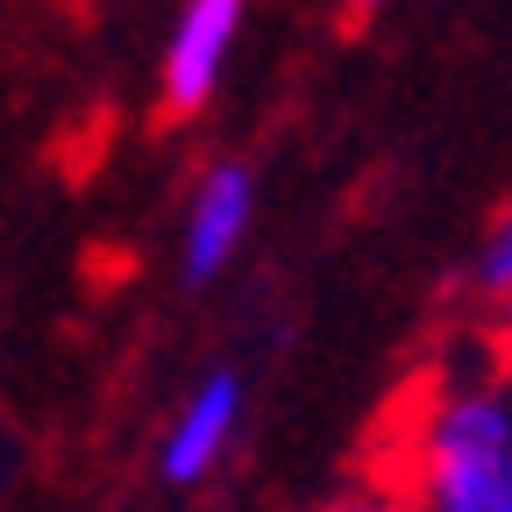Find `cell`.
Returning <instances> with one entry per match:
<instances>
[{"mask_svg":"<svg viewBox=\"0 0 512 512\" xmlns=\"http://www.w3.org/2000/svg\"><path fill=\"white\" fill-rule=\"evenodd\" d=\"M420 512H512V377L448 384L413 434Z\"/></svg>","mask_w":512,"mask_h":512,"instance_id":"cell-1","label":"cell"},{"mask_svg":"<svg viewBox=\"0 0 512 512\" xmlns=\"http://www.w3.org/2000/svg\"><path fill=\"white\" fill-rule=\"evenodd\" d=\"M256 221V178L242 164H214L192 192V214H185V249H178V271L185 285H214L228 271V256L242 249Z\"/></svg>","mask_w":512,"mask_h":512,"instance_id":"cell-2","label":"cell"},{"mask_svg":"<svg viewBox=\"0 0 512 512\" xmlns=\"http://www.w3.org/2000/svg\"><path fill=\"white\" fill-rule=\"evenodd\" d=\"M235 420H242V377L235 370H207L200 384H192V399L178 406V420L164 427V448H157L164 484H200L228 456Z\"/></svg>","mask_w":512,"mask_h":512,"instance_id":"cell-3","label":"cell"},{"mask_svg":"<svg viewBox=\"0 0 512 512\" xmlns=\"http://www.w3.org/2000/svg\"><path fill=\"white\" fill-rule=\"evenodd\" d=\"M235 29H242V0H185V15L171 29V50H164V100H171V114H200L214 100Z\"/></svg>","mask_w":512,"mask_h":512,"instance_id":"cell-4","label":"cell"},{"mask_svg":"<svg viewBox=\"0 0 512 512\" xmlns=\"http://www.w3.org/2000/svg\"><path fill=\"white\" fill-rule=\"evenodd\" d=\"M470 285L484 292V299H505L512 292V214L484 235V249H477V264H470Z\"/></svg>","mask_w":512,"mask_h":512,"instance_id":"cell-5","label":"cell"},{"mask_svg":"<svg viewBox=\"0 0 512 512\" xmlns=\"http://www.w3.org/2000/svg\"><path fill=\"white\" fill-rule=\"evenodd\" d=\"M328 512H420L406 491H370V498H342V505H328Z\"/></svg>","mask_w":512,"mask_h":512,"instance_id":"cell-6","label":"cell"},{"mask_svg":"<svg viewBox=\"0 0 512 512\" xmlns=\"http://www.w3.org/2000/svg\"><path fill=\"white\" fill-rule=\"evenodd\" d=\"M498 363H505V377H512V292L498 299Z\"/></svg>","mask_w":512,"mask_h":512,"instance_id":"cell-7","label":"cell"},{"mask_svg":"<svg viewBox=\"0 0 512 512\" xmlns=\"http://www.w3.org/2000/svg\"><path fill=\"white\" fill-rule=\"evenodd\" d=\"M356 8H377V0H356Z\"/></svg>","mask_w":512,"mask_h":512,"instance_id":"cell-8","label":"cell"}]
</instances>
